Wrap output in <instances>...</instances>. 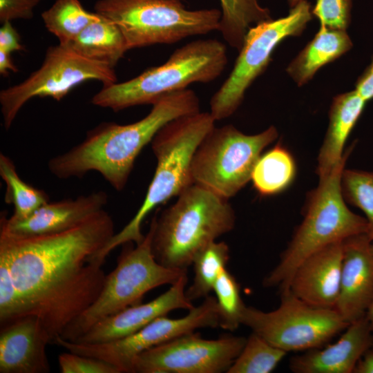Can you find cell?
I'll return each mask as SVG.
<instances>
[{
    "mask_svg": "<svg viewBox=\"0 0 373 373\" xmlns=\"http://www.w3.org/2000/svg\"><path fill=\"white\" fill-rule=\"evenodd\" d=\"M104 209L63 232L19 236L0 229V253L25 307L37 317L52 343L99 296L106 275L94 256L115 235Z\"/></svg>",
    "mask_w": 373,
    "mask_h": 373,
    "instance_id": "6da1fadb",
    "label": "cell"
},
{
    "mask_svg": "<svg viewBox=\"0 0 373 373\" xmlns=\"http://www.w3.org/2000/svg\"><path fill=\"white\" fill-rule=\"evenodd\" d=\"M149 113L128 124L102 123L67 152L51 158L48 167L59 179L81 178L98 172L115 190L124 189L144 147L170 121L200 111L195 93L184 89L167 94L152 104Z\"/></svg>",
    "mask_w": 373,
    "mask_h": 373,
    "instance_id": "7a4b0ae2",
    "label": "cell"
},
{
    "mask_svg": "<svg viewBox=\"0 0 373 373\" xmlns=\"http://www.w3.org/2000/svg\"><path fill=\"white\" fill-rule=\"evenodd\" d=\"M235 224L229 200L193 184L174 204L153 217L149 227L153 254L164 267L187 270L202 248L230 232Z\"/></svg>",
    "mask_w": 373,
    "mask_h": 373,
    "instance_id": "3957f363",
    "label": "cell"
},
{
    "mask_svg": "<svg viewBox=\"0 0 373 373\" xmlns=\"http://www.w3.org/2000/svg\"><path fill=\"white\" fill-rule=\"evenodd\" d=\"M215 122L210 112L199 111L177 117L159 130L151 142L157 163L143 202L129 222L99 251V260L105 261L114 249L126 242H141L145 236L142 222L150 212L193 184V154Z\"/></svg>",
    "mask_w": 373,
    "mask_h": 373,
    "instance_id": "277c9868",
    "label": "cell"
},
{
    "mask_svg": "<svg viewBox=\"0 0 373 373\" xmlns=\"http://www.w3.org/2000/svg\"><path fill=\"white\" fill-rule=\"evenodd\" d=\"M354 146L343 160L309 194L303 219L294 231L278 263L264 278L265 287H277L280 294L288 291L292 275L306 258L334 242L358 234L367 233V222L350 210L341 188V176Z\"/></svg>",
    "mask_w": 373,
    "mask_h": 373,
    "instance_id": "5b68a950",
    "label": "cell"
},
{
    "mask_svg": "<svg viewBox=\"0 0 373 373\" xmlns=\"http://www.w3.org/2000/svg\"><path fill=\"white\" fill-rule=\"evenodd\" d=\"M227 64L223 43L215 39L195 40L176 49L163 64L148 68L126 82L103 86L91 103L114 111L153 104L167 94L186 89L192 83L215 80Z\"/></svg>",
    "mask_w": 373,
    "mask_h": 373,
    "instance_id": "8992f818",
    "label": "cell"
},
{
    "mask_svg": "<svg viewBox=\"0 0 373 373\" xmlns=\"http://www.w3.org/2000/svg\"><path fill=\"white\" fill-rule=\"evenodd\" d=\"M95 12L121 30L128 50L218 30L222 11L188 10L181 0H99Z\"/></svg>",
    "mask_w": 373,
    "mask_h": 373,
    "instance_id": "52a82bcc",
    "label": "cell"
},
{
    "mask_svg": "<svg viewBox=\"0 0 373 373\" xmlns=\"http://www.w3.org/2000/svg\"><path fill=\"white\" fill-rule=\"evenodd\" d=\"M115 268L106 275L103 288L95 301L71 322L59 336L74 341L98 321L130 306L142 303L144 295L164 285H173L187 270L173 269L160 265L151 249V231L143 240L122 245Z\"/></svg>",
    "mask_w": 373,
    "mask_h": 373,
    "instance_id": "ba28073f",
    "label": "cell"
},
{
    "mask_svg": "<svg viewBox=\"0 0 373 373\" xmlns=\"http://www.w3.org/2000/svg\"><path fill=\"white\" fill-rule=\"evenodd\" d=\"M278 135L274 126L255 135L245 134L231 124L214 126L193 154V184L230 199L251 180L261 153Z\"/></svg>",
    "mask_w": 373,
    "mask_h": 373,
    "instance_id": "9c48e42d",
    "label": "cell"
},
{
    "mask_svg": "<svg viewBox=\"0 0 373 373\" xmlns=\"http://www.w3.org/2000/svg\"><path fill=\"white\" fill-rule=\"evenodd\" d=\"M312 18L311 5L303 0L287 16L260 22L248 30L233 70L210 100V113L216 121L236 111L247 89L267 68L277 46L287 37L300 35Z\"/></svg>",
    "mask_w": 373,
    "mask_h": 373,
    "instance_id": "30bf717a",
    "label": "cell"
},
{
    "mask_svg": "<svg viewBox=\"0 0 373 373\" xmlns=\"http://www.w3.org/2000/svg\"><path fill=\"white\" fill-rule=\"evenodd\" d=\"M280 298L270 312L245 306L241 325L286 352L321 347L349 325L335 309L313 307L289 291Z\"/></svg>",
    "mask_w": 373,
    "mask_h": 373,
    "instance_id": "8fae6325",
    "label": "cell"
},
{
    "mask_svg": "<svg viewBox=\"0 0 373 373\" xmlns=\"http://www.w3.org/2000/svg\"><path fill=\"white\" fill-rule=\"evenodd\" d=\"M88 80L101 82L104 86L117 82L112 68L88 59L66 45L50 46L41 67L19 84L0 92L3 126L8 129L19 111L35 97L64 98L78 84Z\"/></svg>",
    "mask_w": 373,
    "mask_h": 373,
    "instance_id": "7c38bea8",
    "label": "cell"
},
{
    "mask_svg": "<svg viewBox=\"0 0 373 373\" xmlns=\"http://www.w3.org/2000/svg\"><path fill=\"white\" fill-rule=\"evenodd\" d=\"M216 327V299L209 295L182 318L162 316L121 338L94 344L68 341L65 347L69 352L106 361L117 367L120 373H132L135 358L143 352L199 328Z\"/></svg>",
    "mask_w": 373,
    "mask_h": 373,
    "instance_id": "4fadbf2b",
    "label": "cell"
},
{
    "mask_svg": "<svg viewBox=\"0 0 373 373\" xmlns=\"http://www.w3.org/2000/svg\"><path fill=\"white\" fill-rule=\"evenodd\" d=\"M246 340L232 335L205 339L199 333L189 332L139 354L132 373L227 372Z\"/></svg>",
    "mask_w": 373,
    "mask_h": 373,
    "instance_id": "5bb4252c",
    "label": "cell"
},
{
    "mask_svg": "<svg viewBox=\"0 0 373 373\" xmlns=\"http://www.w3.org/2000/svg\"><path fill=\"white\" fill-rule=\"evenodd\" d=\"M187 281L186 274L155 299L130 306L98 321L73 342L94 344L114 341L137 332L171 311L179 309L189 311L194 306L185 295Z\"/></svg>",
    "mask_w": 373,
    "mask_h": 373,
    "instance_id": "9a60e30c",
    "label": "cell"
},
{
    "mask_svg": "<svg viewBox=\"0 0 373 373\" xmlns=\"http://www.w3.org/2000/svg\"><path fill=\"white\" fill-rule=\"evenodd\" d=\"M367 233L343 241L340 289L335 309L350 324L365 316L373 298V254Z\"/></svg>",
    "mask_w": 373,
    "mask_h": 373,
    "instance_id": "2e32d148",
    "label": "cell"
},
{
    "mask_svg": "<svg viewBox=\"0 0 373 373\" xmlns=\"http://www.w3.org/2000/svg\"><path fill=\"white\" fill-rule=\"evenodd\" d=\"M108 195L99 191L75 199L50 201L26 218L13 220L1 214L0 229L19 236L46 235L69 230L104 209Z\"/></svg>",
    "mask_w": 373,
    "mask_h": 373,
    "instance_id": "e0dca14e",
    "label": "cell"
},
{
    "mask_svg": "<svg viewBox=\"0 0 373 373\" xmlns=\"http://www.w3.org/2000/svg\"><path fill=\"white\" fill-rule=\"evenodd\" d=\"M342 262L343 241L316 251L297 267L287 291L313 307L334 309L340 289Z\"/></svg>",
    "mask_w": 373,
    "mask_h": 373,
    "instance_id": "ac0fdd59",
    "label": "cell"
},
{
    "mask_svg": "<svg viewBox=\"0 0 373 373\" xmlns=\"http://www.w3.org/2000/svg\"><path fill=\"white\" fill-rule=\"evenodd\" d=\"M51 339L40 320L26 316L1 327L0 373H48Z\"/></svg>",
    "mask_w": 373,
    "mask_h": 373,
    "instance_id": "d6986e66",
    "label": "cell"
},
{
    "mask_svg": "<svg viewBox=\"0 0 373 373\" xmlns=\"http://www.w3.org/2000/svg\"><path fill=\"white\" fill-rule=\"evenodd\" d=\"M372 343L373 333L365 316L349 324L335 343L291 358L289 368L295 373H352Z\"/></svg>",
    "mask_w": 373,
    "mask_h": 373,
    "instance_id": "ffe728a7",
    "label": "cell"
},
{
    "mask_svg": "<svg viewBox=\"0 0 373 373\" xmlns=\"http://www.w3.org/2000/svg\"><path fill=\"white\" fill-rule=\"evenodd\" d=\"M354 90L336 96L329 112V125L317 158L319 178L328 175L343 160L345 144L366 104Z\"/></svg>",
    "mask_w": 373,
    "mask_h": 373,
    "instance_id": "44dd1931",
    "label": "cell"
},
{
    "mask_svg": "<svg viewBox=\"0 0 373 373\" xmlns=\"http://www.w3.org/2000/svg\"><path fill=\"white\" fill-rule=\"evenodd\" d=\"M352 42L346 30L321 26L314 37L288 65L286 71L300 86L323 66L350 50Z\"/></svg>",
    "mask_w": 373,
    "mask_h": 373,
    "instance_id": "7402d4cb",
    "label": "cell"
},
{
    "mask_svg": "<svg viewBox=\"0 0 373 373\" xmlns=\"http://www.w3.org/2000/svg\"><path fill=\"white\" fill-rule=\"evenodd\" d=\"M66 46L82 57L112 68L128 50L119 28L101 15Z\"/></svg>",
    "mask_w": 373,
    "mask_h": 373,
    "instance_id": "603a6c76",
    "label": "cell"
},
{
    "mask_svg": "<svg viewBox=\"0 0 373 373\" xmlns=\"http://www.w3.org/2000/svg\"><path fill=\"white\" fill-rule=\"evenodd\" d=\"M296 172L294 159L282 144H277L261 155L252 171L251 180L262 196L273 195L285 190Z\"/></svg>",
    "mask_w": 373,
    "mask_h": 373,
    "instance_id": "cb8c5ba5",
    "label": "cell"
},
{
    "mask_svg": "<svg viewBox=\"0 0 373 373\" xmlns=\"http://www.w3.org/2000/svg\"><path fill=\"white\" fill-rule=\"evenodd\" d=\"M220 2L222 17L218 30L229 46L238 52L251 25L271 19L269 9L262 7L258 0H220Z\"/></svg>",
    "mask_w": 373,
    "mask_h": 373,
    "instance_id": "d4e9b609",
    "label": "cell"
},
{
    "mask_svg": "<svg viewBox=\"0 0 373 373\" xmlns=\"http://www.w3.org/2000/svg\"><path fill=\"white\" fill-rule=\"evenodd\" d=\"M230 258L229 246L224 242L213 241L202 248L194 256L193 283L185 290L186 297L193 302L204 298L213 291L214 284L226 268Z\"/></svg>",
    "mask_w": 373,
    "mask_h": 373,
    "instance_id": "484cf974",
    "label": "cell"
},
{
    "mask_svg": "<svg viewBox=\"0 0 373 373\" xmlns=\"http://www.w3.org/2000/svg\"><path fill=\"white\" fill-rule=\"evenodd\" d=\"M0 176L6 184L5 202L14 208L10 217L11 219L26 218L50 201L44 191L26 183L20 178L14 162L3 153L0 154Z\"/></svg>",
    "mask_w": 373,
    "mask_h": 373,
    "instance_id": "4316f807",
    "label": "cell"
},
{
    "mask_svg": "<svg viewBox=\"0 0 373 373\" xmlns=\"http://www.w3.org/2000/svg\"><path fill=\"white\" fill-rule=\"evenodd\" d=\"M41 17L47 30L59 44L68 45L99 15L86 11L79 0H57Z\"/></svg>",
    "mask_w": 373,
    "mask_h": 373,
    "instance_id": "83f0119b",
    "label": "cell"
},
{
    "mask_svg": "<svg viewBox=\"0 0 373 373\" xmlns=\"http://www.w3.org/2000/svg\"><path fill=\"white\" fill-rule=\"evenodd\" d=\"M287 352L251 332L227 373H270Z\"/></svg>",
    "mask_w": 373,
    "mask_h": 373,
    "instance_id": "f1b7e54d",
    "label": "cell"
},
{
    "mask_svg": "<svg viewBox=\"0 0 373 373\" xmlns=\"http://www.w3.org/2000/svg\"><path fill=\"white\" fill-rule=\"evenodd\" d=\"M216 295L218 327L234 331L241 325L245 304L236 278L227 268L219 274L213 288Z\"/></svg>",
    "mask_w": 373,
    "mask_h": 373,
    "instance_id": "f546056e",
    "label": "cell"
},
{
    "mask_svg": "<svg viewBox=\"0 0 373 373\" xmlns=\"http://www.w3.org/2000/svg\"><path fill=\"white\" fill-rule=\"evenodd\" d=\"M341 188L345 202L365 213L367 234L373 242V171L344 169Z\"/></svg>",
    "mask_w": 373,
    "mask_h": 373,
    "instance_id": "4dcf8cb0",
    "label": "cell"
},
{
    "mask_svg": "<svg viewBox=\"0 0 373 373\" xmlns=\"http://www.w3.org/2000/svg\"><path fill=\"white\" fill-rule=\"evenodd\" d=\"M24 316V305L14 283L9 262L0 253V326Z\"/></svg>",
    "mask_w": 373,
    "mask_h": 373,
    "instance_id": "1f68e13d",
    "label": "cell"
},
{
    "mask_svg": "<svg viewBox=\"0 0 373 373\" xmlns=\"http://www.w3.org/2000/svg\"><path fill=\"white\" fill-rule=\"evenodd\" d=\"M352 0H316L312 9L321 26L346 30L351 19Z\"/></svg>",
    "mask_w": 373,
    "mask_h": 373,
    "instance_id": "d6a6232c",
    "label": "cell"
},
{
    "mask_svg": "<svg viewBox=\"0 0 373 373\" xmlns=\"http://www.w3.org/2000/svg\"><path fill=\"white\" fill-rule=\"evenodd\" d=\"M58 363L61 373H120L106 361L69 351L59 354Z\"/></svg>",
    "mask_w": 373,
    "mask_h": 373,
    "instance_id": "836d02e7",
    "label": "cell"
},
{
    "mask_svg": "<svg viewBox=\"0 0 373 373\" xmlns=\"http://www.w3.org/2000/svg\"><path fill=\"white\" fill-rule=\"evenodd\" d=\"M41 0H0L1 23L14 19H29L33 16L34 8Z\"/></svg>",
    "mask_w": 373,
    "mask_h": 373,
    "instance_id": "e575fe53",
    "label": "cell"
},
{
    "mask_svg": "<svg viewBox=\"0 0 373 373\" xmlns=\"http://www.w3.org/2000/svg\"><path fill=\"white\" fill-rule=\"evenodd\" d=\"M20 37L10 21L2 23L0 28V50L11 53L13 51L23 50Z\"/></svg>",
    "mask_w": 373,
    "mask_h": 373,
    "instance_id": "d590c367",
    "label": "cell"
},
{
    "mask_svg": "<svg viewBox=\"0 0 373 373\" xmlns=\"http://www.w3.org/2000/svg\"><path fill=\"white\" fill-rule=\"evenodd\" d=\"M356 91L366 102L373 98V59L356 83Z\"/></svg>",
    "mask_w": 373,
    "mask_h": 373,
    "instance_id": "8d00e7d4",
    "label": "cell"
},
{
    "mask_svg": "<svg viewBox=\"0 0 373 373\" xmlns=\"http://www.w3.org/2000/svg\"><path fill=\"white\" fill-rule=\"evenodd\" d=\"M354 373H373V349L367 350L360 358L353 370Z\"/></svg>",
    "mask_w": 373,
    "mask_h": 373,
    "instance_id": "74e56055",
    "label": "cell"
},
{
    "mask_svg": "<svg viewBox=\"0 0 373 373\" xmlns=\"http://www.w3.org/2000/svg\"><path fill=\"white\" fill-rule=\"evenodd\" d=\"M10 71L17 72L18 68L12 61L10 53L0 50V73L5 76Z\"/></svg>",
    "mask_w": 373,
    "mask_h": 373,
    "instance_id": "f35d334b",
    "label": "cell"
},
{
    "mask_svg": "<svg viewBox=\"0 0 373 373\" xmlns=\"http://www.w3.org/2000/svg\"><path fill=\"white\" fill-rule=\"evenodd\" d=\"M365 318H367L370 329L373 333V298L367 309Z\"/></svg>",
    "mask_w": 373,
    "mask_h": 373,
    "instance_id": "ab89813d",
    "label": "cell"
},
{
    "mask_svg": "<svg viewBox=\"0 0 373 373\" xmlns=\"http://www.w3.org/2000/svg\"><path fill=\"white\" fill-rule=\"evenodd\" d=\"M301 1H303V0H288V2H289V4L290 7L293 8Z\"/></svg>",
    "mask_w": 373,
    "mask_h": 373,
    "instance_id": "60d3db41",
    "label": "cell"
},
{
    "mask_svg": "<svg viewBox=\"0 0 373 373\" xmlns=\"http://www.w3.org/2000/svg\"><path fill=\"white\" fill-rule=\"evenodd\" d=\"M371 251L373 254V242H372V244H371Z\"/></svg>",
    "mask_w": 373,
    "mask_h": 373,
    "instance_id": "b9f144b4",
    "label": "cell"
},
{
    "mask_svg": "<svg viewBox=\"0 0 373 373\" xmlns=\"http://www.w3.org/2000/svg\"><path fill=\"white\" fill-rule=\"evenodd\" d=\"M372 348L373 349V343H372Z\"/></svg>",
    "mask_w": 373,
    "mask_h": 373,
    "instance_id": "7bdbcfd3",
    "label": "cell"
}]
</instances>
